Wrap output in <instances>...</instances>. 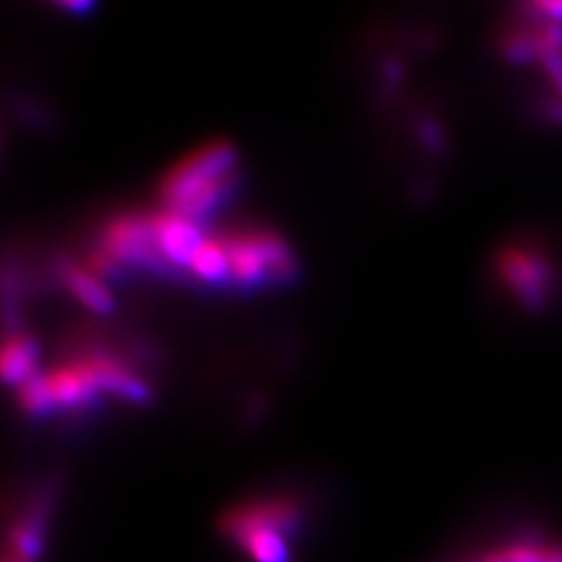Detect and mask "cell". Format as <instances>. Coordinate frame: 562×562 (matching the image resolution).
Returning a JSON list of instances; mask_svg holds the SVG:
<instances>
[{
	"label": "cell",
	"mask_w": 562,
	"mask_h": 562,
	"mask_svg": "<svg viewBox=\"0 0 562 562\" xmlns=\"http://www.w3.org/2000/svg\"><path fill=\"white\" fill-rule=\"evenodd\" d=\"M302 525L304 509L290 495L238 502L217 518L219 534L250 562H294L292 540Z\"/></svg>",
	"instance_id": "6da1fadb"
},
{
	"label": "cell",
	"mask_w": 562,
	"mask_h": 562,
	"mask_svg": "<svg viewBox=\"0 0 562 562\" xmlns=\"http://www.w3.org/2000/svg\"><path fill=\"white\" fill-rule=\"evenodd\" d=\"M236 171V148L225 140H213L167 171L160 183V201L167 211L199 224L229 196Z\"/></svg>",
	"instance_id": "7a4b0ae2"
},
{
	"label": "cell",
	"mask_w": 562,
	"mask_h": 562,
	"mask_svg": "<svg viewBox=\"0 0 562 562\" xmlns=\"http://www.w3.org/2000/svg\"><path fill=\"white\" fill-rule=\"evenodd\" d=\"M229 261V284L238 288H265L290 282L296 275V259L286 240L270 229H238L222 234Z\"/></svg>",
	"instance_id": "3957f363"
},
{
	"label": "cell",
	"mask_w": 562,
	"mask_h": 562,
	"mask_svg": "<svg viewBox=\"0 0 562 562\" xmlns=\"http://www.w3.org/2000/svg\"><path fill=\"white\" fill-rule=\"evenodd\" d=\"M495 275L504 292L527 313H541L554 298L557 270L550 254L529 244L502 248L495 259Z\"/></svg>",
	"instance_id": "277c9868"
},
{
	"label": "cell",
	"mask_w": 562,
	"mask_h": 562,
	"mask_svg": "<svg viewBox=\"0 0 562 562\" xmlns=\"http://www.w3.org/2000/svg\"><path fill=\"white\" fill-rule=\"evenodd\" d=\"M55 504L52 488L40 490L29 500L17 517L7 529L4 536V552L15 554L25 561L38 562L45 554L50 515Z\"/></svg>",
	"instance_id": "5b68a950"
},
{
	"label": "cell",
	"mask_w": 562,
	"mask_h": 562,
	"mask_svg": "<svg viewBox=\"0 0 562 562\" xmlns=\"http://www.w3.org/2000/svg\"><path fill=\"white\" fill-rule=\"evenodd\" d=\"M153 229L158 270L188 271L194 252L203 244L201 225L163 208L160 213H153Z\"/></svg>",
	"instance_id": "8992f818"
},
{
	"label": "cell",
	"mask_w": 562,
	"mask_h": 562,
	"mask_svg": "<svg viewBox=\"0 0 562 562\" xmlns=\"http://www.w3.org/2000/svg\"><path fill=\"white\" fill-rule=\"evenodd\" d=\"M45 380L55 408H86L100 394L82 359L52 369L46 373Z\"/></svg>",
	"instance_id": "52a82bcc"
},
{
	"label": "cell",
	"mask_w": 562,
	"mask_h": 562,
	"mask_svg": "<svg viewBox=\"0 0 562 562\" xmlns=\"http://www.w3.org/2000/svg\"><path fill=\"white\" fill-rule=\"evenodd\" d=\"M467 562H562V546L552 541L513 540Z\"/></svg>",
	"instance_id": "ba28073f"
},
{
	"label": "cell",
	"mask_w": 562,
	"mask_h": 562,
	"mask_svg": "<svg viewBox=\"0 0 562 562\" xmlns=\"http://www.w3.org/2000/svg\"><path fill=\"white\" fill-rule=\"evenodd\" d=\"M188 273L208 286L229 284V261L225 252L224 238L219 236H204L203 244L194 252Z\"/></svg>",
	"instance_id": "9c48e42d"
},
{
	"label": "cell",
	"mask_w": 562,
	"mask_h": 562,
	"mask_svg": "<svg viewBox=\"0 0 562 562\" xmlns=\"http://www.w3.org/2000/svg\"><path fill=\"white\" fill-rule=\"evenodd\" d=\"M34 362H36V346L29 337L13 336L4 339L0 350V373L4 382L20 387L32 375H36Z\"/></svg>",
	"instance_id": "30bf717a"
},
{
	"label": "cell",
	"mask_w": 562,
	"mask_h": 562,
	"mask_svg": "<svg viewBox=\"0 0 562 562\" xmlns=\"http://www.w3.org/2000/svg\"><path fill=\"white\" fill-rule=\"evenodd\" d=\"M63 279L69 292L73 294L82 304H86L94 313L107 315L112 311L111 294L103 286L96 273L77 267V265H65L63 267Z\"/></svg>",
	"instance_id": "8fae6325"
},
{
	"label": "cell",
	"mask_w": 562,
	"mask_h": 562,
	"mask_svg": "<svg viewBox=\"0 0 562 562\" xmlns=\"http://www.w3.org/2000/svg\"><path fill=\"white\" fill-rule=\"evenodd\" d=\"M17 400L23 412L32 417H46L55 410L45 375H38V373L17 387Z\"/></svg>",
	"instance_id": "7c38bea8"
},
{
	"label": "cell",
	"mask_w": 562,
	"mask_h": 562,
	"mask_svg": "<svg viewBox=\"0 0 562 562\" xmlns=\"http://www.w3.org/2000/svg\"><path fill=\"white\" fill-rule=\"evenodd\" d=\"M2 562H32V561H25V559H20V557H15V554H7V552H2Z\"/></svg>",
	"instance_id": "4fadbf2b"
}]
</instances>
